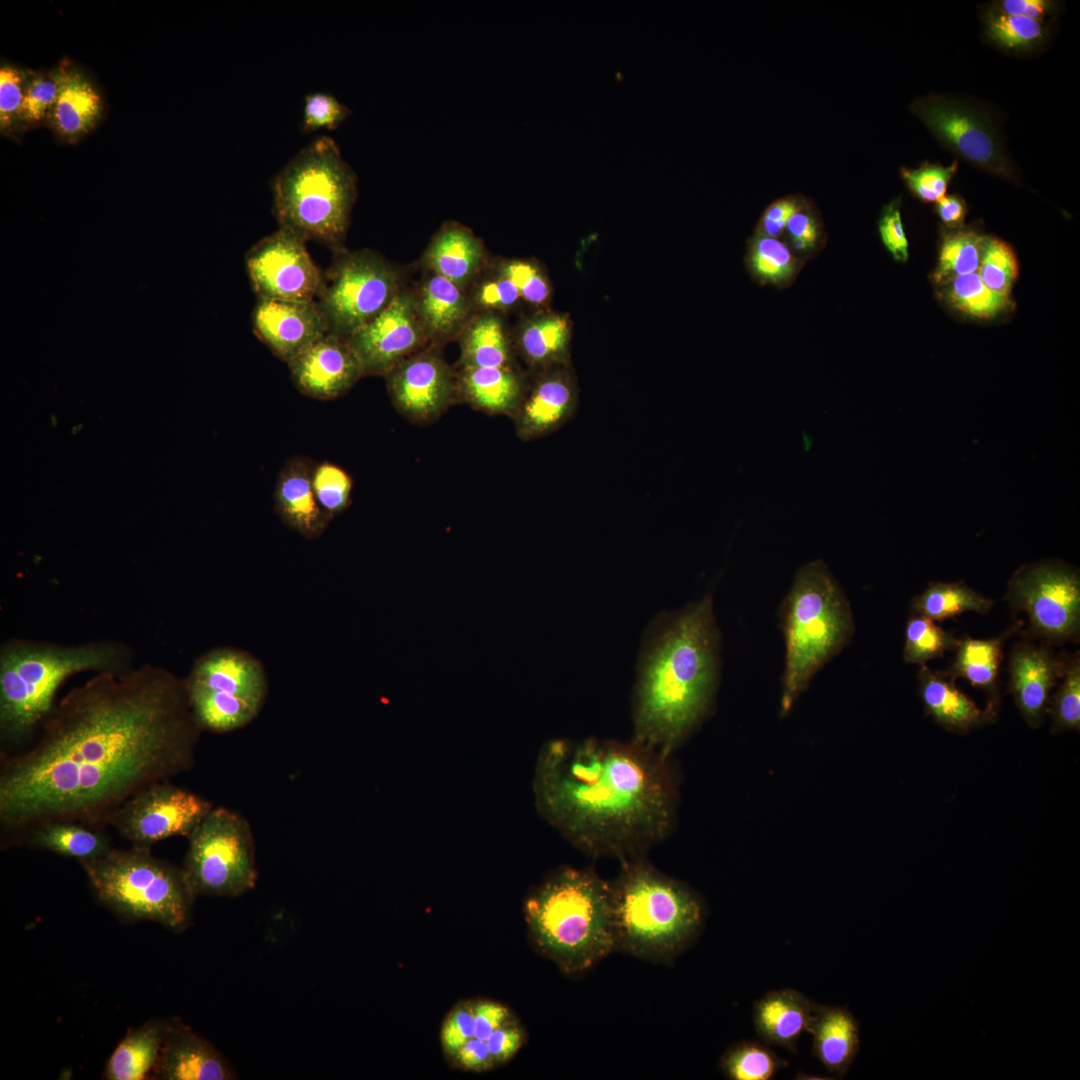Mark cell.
I'll return each mask as SVG.
<instances>
[{"instance_id": "1", "label": "cell", "mask_w": 1080, "mask_h": 1080, "mask_svg": "<svg viewBox=\"0 0 1080 1080\" xmlns=\"http://www.w3.org/2000/svg\"><path fill=\"white\" fill-rule=\"evenodd\" d=\"M202 731L185 679L169 670L96 673L56 703L33 743L1 754V848L54 821L104 830L139 791L193 768Z\"/></svg>"}, {"instance_id": "2", "label": "cell", "mask_w": 1080, "mask_h": 1080, "mask_svg": "<svg viewBox=\"0 0 1080 1080\" xmlns=\"http://www.w3.org/2000/svg\"><path fill=\"white\" fill-rule=\"evenodd\" d=\"M534 789L544 817L593 855H637L673 819L666 759L634 741H551L539 755Z\"/></svg>"}, {"instance_id": "3", "label": "cell", "mask_w": 1080, "mask_h": 1080, "mask_svg": "<svg viewBox=\"0 0 1080 1080\" xmlns=\"http://www.w3.org/2000/svg\"><path fill=\"white\" fill-rule=\"evenodd\" d=\"M719 644L709 595L651 624L639 659L634 742L666 759L702 720L718 678Z\"/></svg>"}, {"instance_id": "4", "label": "cell", "mask_w": 1080, "mask_h": 1080, "mask_svg": "<svg viewBox=\"0 0 1080 1080\" xmlns=\"http://www.w3.org/2000/svg\"><path fill=\"white\" fill-rule=\"evenodd\" d=\"M134 655L116 640L60 644L11 638L0 646L1 754L28 742L54 709L60 686L71 676L122 671Z\"/></svg>"}, {"instance_id": "5", "label": "cell", "mask_w": 1080, "mask_h": 1080, "mask_svg": "<svg viewBox=\"0 0 1080 1080\" xmlns=\"http://www.w3.org/2000/svg\"><path fill=\"white\" fill-rule=\"evenodd\" d=\"M524 919L533 947L568 975L615 951L610 882L591 870L556 871L530 893Z\"/></svg>"}, {"instance_id": "6", "label": "cell", "mask_w": 1080, "mask_h": 1080, "mask_svg": "<svg viewBox=\"0 0 1080 1080\" xmlns=\"http://www.w3.org/2000/svg\"><path fill=\"white\" fill-rule=\"evenodd\" d=\"M610 887L615 950L671 963L701 931L697 895L638 857L625 861Z\"/></svg>"}, {"instance_id": "7", "label": "cell", "mask_w": 1080, "mask_h": 1080, "mask_svg": "<svg viewBox=\"0 0 1080 1080\" xmlns=\"http://www.w3.org/2000/svg\"><path fill=\"white\" fill-rule=\"evenodd\" d=\"M279 227L305 242L337 247L357 199V177L335 140L322 135L300 149L272 180Z\"/></svg>"}, {"instance_id": "8", "label": "cell", "mask_w": 1080, "mask_h": 1080, "mask_svg": "<svg viewBox=\"0 0 1080 1080\" xmlns=\"http://www.w3.org/2000/svg\"><path fill=\"white\" fill-rule=\"evenodd\" d=\"M785 639L781 714L786 715L813 676L851 640L850 604L826 564L800 567L780 607Z\"/></svg>"}, {"instance_id": "9", "label": "cell", "mask_w": 1080, "mask_h": 1080, "mask_svg": "<svg viewBox=\"0 0 1080 1080\" xmlns=\"http://www.w3.org/2000/svg\"><path fill=\"white\" fill-rule=\"evenodd\" d=\"M79 864L97 900L122 921H151L177 933L190 926L196 895L182 867L155 857L151 847L112 848Z\"/></svg>"}, {"instance_id": "10", "label": "cell", "mask_w": 1080, "mask_h": 1080, "mask_svg": "<svg viewBox=\"0 0 1080 1080\" xmlns=\"http://www.w3.org/2000/svg\"><path fill=\"white\" fill-rule=\"evenodd\" d=\"M193 714L203 730L227 733L260 712L267 694L263 667L249 654L217 648L196 659L185 678Z\"/></svg>"}, {"instance_id": "11", "label": "cell", "mask_w": 1080, "mask_h": 1080, "mask_svg": "<svg viewBox=\"0 0 1080 1080\" xmlns=\"http://www.w3.org/2000/svg\"><path fill=\"white\" fill-rule=\"evenodd\" d=\"M187 839L182 870L196 897L232 898L255 887L254 836L240 813L212 807Z\"/></svg>"}, {"instance_id": "12", "label": "cell", "mask_w": 1080, "mask_h": 1080, "mask_svg": "<svg viewBox=\"0 0 1080 1080\" xmlns=\"http://www.w3.org/2000/svg\"><path fill=\"white\" fill-rule=\"evenodd\" d=\"M404 270L371 249L339 250L316 303L329 333L348 338L379 315L406 286Z\"/></svg>"}, {"instance_id": "13", "label": "cell", "mask_w": 1080, "mask_h": 1080, "mask_svg": "<svg viewBox=\"0 0 1080 1080\" xmlns=\"http://www.w3.org/2000/svg\"><path fill=\"white\" fill-rule=\"evenodd\" d=\"M1005 599L1012 610L1024 612L1030 633L1049 644L1078 641L1080 577L1061 560H1041L1020 566L1011 576Z\"/></svg>"}, {"instance_id": "14", "label": "cell", "mask_w": 1080, "mask_h": 1080, "mask_svg": "<svg viewBox=\"0 0 1080 1080\" xmlns=\"http://www.w3.org/2000/svg\"><path fill=\"white\" fill-rule=\"evenodd\" d=\"M913 113L947 149L971 165L1015 181L1017 172L990 116L969 102L943 95L916 99Z\"/></svg>"}, {"instance_id": "15", "label": "cell", "mask_w": 1080, "mask_h": 1080, "mask_svg": "<svg viewBox=\"0 0 1080 1080\" xmlns=\"http://www.w3.org/2000/svg\"><path fill=\"white\" fill-rule=\"evenodd\" d=\"M213 804L167 781L152 784L128 799L109 826L132 845L151 847L162 840L188 837Z\"/></svg>"}, {"instance_id": "16", "label": "cell", "mask_w": 1080, "mask_h": 1080, "mask_svg": "<svg viewBox=\"0 0 1080 1080\" xmlns=\"http://www.w3.org/2000/svg\"><path fill=\"white\" fill-rule=\"evenodd\" d=\"M247 273L258 300L316 301L323 275L305 241L280 228L254 244L245 257Z\"/></svg>"}, {"instance_id": "17", "label": "cell", "mask_w": 1080, "mask_h": 1080, "mask_svg": "<svg viewBox=\"0 0 1080 1080\" xmlns=\"http://www.w3.org/2000/svg\"><path fill=\"white\" fill-rule=\"evenodd\" d=\"M385 379L392 404L415 424L437 420L458 400L456 371L438 344L429 343L408 356Z\"/></svg>"}, {"instance_id": "18", "label": "cell", "mask_w": 1080, "mask_h": 1080, "mask_svg": "<svg viewBox=\"0 0 1080 1080\" xmlns=\"http://www.w3.org/2000/svg\"><path fill=\"white\" fill-rule=\"evenodd\" d=\"M347 339L364 376L385 377L402 360L428 345L416 311L414 289L404 286L379 315Z\"/></svg>"}, {"instance_id": "19", "label": "cell", "mask_w": 1080, "mask_h": 1080, "mask_svg": "<svg viewBox=\"0 0 1080 1080\" xmlns=\"http://www.w3.org/2000/svg\"><path fill=\"white\" fill-rule=\"evenodd\" d=\"M287 365L297 389L318 400H331L345 394L364 376L348 339L329 332Z\"/></svg>"}, {"instance_id": "20", "label": "cell", "mask_w": 1080, "mask_h": 1080, "mask_svg": "<svg viewBox=\"0 0 1080 1080\" xmlns=\"http://www.w3.org/2000/svg\"><path fill=\"white\" fill-rule=\"evenodd\" d=\"M252 328L256 337L286 364L329 332L316 301L258 300L252 312Z\"/></svg>"}, {"instance_id": "21", "label": "cell", "mask_w": 1080, "mask_h": 1080, "mask_svg": "<svg viewBox=\"0 0 1080 1080\" xmlns=\"http://www.w3.org/2000/svg\"><path fill=\"white\" fill-rule=\"evenodd\" d=\"M1064 659L1046 645L1017 643L1009 657V690L1026 723L1039 727L1049 711L1050 691L1063 673Z\"/></svg>"}, {"instance_id": "22", "label": "cell", "mask_w": 1080, "mask_h": 1080, "mask_svg": "<svg viewBox=\"0 0 1080 1080\" xmlns=\"http://www.w3.org/2000/svg\"><path fill=\"white\" fill-rule=\"evenodd\" d=\"M236 1074L206 1038L180 1019H169L168 1030L150 1079L231 1080Z\"/></svg>"}, {"instance_id": "23", "label": "cell", "mask_w": 1080, "mask_h": 1080, "mask_svg": "<svg viewBox=\"0 0 1080 1080\" xmlns=\"http://www.w3.org/2000/svg\"><path fill=\"white\" fill-rule=\"evenodd\" d=\"M57 95L47 124L67 143H76L100 122L104 102L92 79L69 60L51 70Z\"/></svg>"}, {"instance_id": "24", "label": "cell", "mask_w": 1080, "mask_h": 1080, "mask_svg": "<svg viewBox=\"0 0 1080 1080\" xmlns=\"http://www.w3.org/2000/svg\"><path fill=\"white\" fill-rule=\"evenodd\" d=\"M414 295L418 318L433 344L458 339L477 313L467 289L429 271L414 288Z\"/></svg>"}, {"instance_id": "25", "label": "cell", "mask_w": 1080, "mask_h": 1080, "mask_svg": "<svg viewBox=\"0 0 1080 1080\" xmlns=\"http://www.w3.org/2000/svg\"><path fill=\"white\" fill-rule=\"evenodd\" d=\"M489 261L483 242L469 228L457 222L444 223L433 235L422 257L427 271L465 289Z\"/></svg>"}, {"instance_id": "26", "label": "cell", "mask_w": 1080, "mask_h": 1080, "mask_svg": "<svg viewBox=\"0 0 1080 1080\" xmlns=\"http://www.w3.org/2000/svg\"><path fill=\"white\" fill-rule=\"evenodd\" d=\"M919 695L926 714L947 731L966 734L996 719V704L980 709L961 692L946 672L933 671L926 664L918 672Z\"/></svg>"}, {"instance_id": "27", "label": "cell", "mask_w": 1080, "mask_h": 1080, "mask_svg": "<svg viewBox=\"0 0 1080 1080\" xmlns=\"http://www.w3.org/2000/svg\"><path fill=\"white\" fill-rule=\"evenodd\" d=\"M313 467L305 458H291L280 470L274 490L278 515L289 527L309 539L321 535L330 521L313 489Z\"/></svg>"}, {"instance_id": "28", "label": "cell", "mask_w": 1080, "mask_h": 1080, "mask_svg": "<svg viewBox=\"0 0 1080 1080\" xmlns=\"http://www.w3.org/2000/svg\"><path fill=\"white\" fill-rule=\"evenodd\" d=\"M814 1004L794 989L770 991L754 1004L755 1032L765 1044L795 1052L800 1036L807 1032Z\"/></svg>"}, {"instance_id": "29", "label": "cell", "mask_w": 1080, "mask_h": 1080, "mask_svg": "<svg viewBox=\"0 0 1080 1080\" xmlns=\"http://www.w3.org/2000/svg\"><path fill=\"white\" fill-rule=\"evenodd\" d=\"M456 382L457 399L488 415L512 416L525 392L513 366H459Z\"/></svg>"}, {"instance_id": "30", "label": "cell", "mask_w": 1080, "mask_h": 1080, "mask_svg": "<svg viewBox=\"0 0 1080 1080\" xmlns=\"http://www.w3.org/2000/svg\"><path fill=\"white\" fill-rule=\"evenodd\" d=\"M815 1057L831 1073L844 1075L860 1049V1028L846 1008L814 1004L807 1028Z\"/></svg>"}, {"instance_id": "31", "label": "cell", "mask_w": 1080, "mask_h": 1080, "mask_svg": "<svg viewBox=\"0 0 1080 1080\" xmlns=\"http://www.w3.org/2000/svg\"><path fill=\"white\" fill-rule=\"evenodd\" d=\"M517 1015L507 1005L488 998L458 1001L446 1013L439 1030V1042L445 1057L470 1040L485 1041Z\"/></svg>"}, {"instance_id": "32", "label": "cell", "mask_w": 1080, "mask_h": 1080, "mask_svg": "<svg viewBox=\"0 0 1080 1080\" xmlns=\"http://www.w3.org/2000/svg\"><path fill=\"white\" fill-rule=\"evenodd\" d=\"M572 390L564 377L548 374L538 380L518 404L513 417L518 435L531 439L560 425L572 406Z\"/></svg>"}, {"instance_id": "33", "label": "cell", "mask_w": 1080, "mask_h": 1080, "mask_svg": "<svg viewBox=\"0 0 1080 1080\" xmlns=\"http://www.w3.org/2000/svg\"><path fill=\"white\" fill-rule=\"evenodd\" d=\"M169 1019H150L131 1029L107 1060V1080L150 1079L168 1030Z\"/></svg>"}, {"instance_id": "34", "label": "cell", "mask_w": 1080, "mask_h": 1080, "mask_svg": "<svg viewBox=\"0 0 1080 1080\" xmlns=\"http://www.w3.org/2000/svg\"><path fill=\"white\" fill-rule=\"evenodd\" d=\"M17 847L48 851L78 862L101 857L113 848L103 829L72 821H54L35 827L21 838Z\"/></svg>"}, {"instance_id": "35", "label": "cell", "mask_w": 1080, "mask_h": 1080, "mask_svg": "<svg viewBox=\"0 0 1080 1080\" xmlns=\"http://www.w3.org/2000/svg\"><path fill=\"white\" fill-rule=\"evenodd\" d=\"M1023 624L1015 622L999 636L989 639H958L956 657L946 674L952 679H966L974 687L987 691L990 702L998 705L997 679L1003 657V645Z\"/></svg>"}, {"instance_id": "36", "label": "cell", "mask_w": 1080, "mask_h": 1080, "mask_svg": "<svg viewBox=\"0 0 1080 1080\" xmlns=\"http://www.w3.org/2000/svg\"><path fill=\"white\" fill-rule=\"evenodd\" d=\"M457 340L459 366H513L510 339L500 313L477 312Z\"/></svg>"}, {"instance_id": "37", "label": "cell", "mask_w": 1080, "mask_h": 1080, "mask_svg": "<svg viewBox=\"0 0 1080 1080\" xmlns=\"http://www.w3.org/2000/svg\"><path fill=\"white\" fill-rule=\"evenodd\" d=\"M937 288V295L946 306L972 319H994L1013 308L1012 299L991 291L977 272L955 277Z\"/></svg>"}, {"instance_id": "38", "label": "cell", "mask_w": 1080, "mask_h": 1080, "mask_svg": "<svg viewBox=\"0 0 1080 1080\" xmlns=\"http://www.w3.org/2000/svg\"><path fill=\"white\" fill-rule=\"evenodd\" d=\"M995 601L961 582H932L911 601V613L945 620L966 611L988 613Z\"/></svg>"}, {"instance_id": "39", "label": "cell", "mask_w": 1080, "mask_h": 1080, "mask_svg": "<svg viewBox=\"0 0 1080 1080\" xmlns=\"http://www.w3.org/2000/svg\"><path fill=\"white\" fill-rule=\"evenodd\" d=\"M569 337V325L564 316L542 314L525 322L518 332L517 345L525 360L533 366L545 365L559 359Z\"/></svg>"}, {"instance_id": "40", "label": "cell", "mask_w": 1080, "mask_h": 1080, "mask_svg": "<svg viewBox=\"0 0 1080 1080\" xmlns=\"http://www.w3.org/2000/svg\"><path fill=\"white\" fill-rule=\"evenodd\" d=\"M986 235L972 227L942 232L932 281L937 286L955 277L977 272Z\"/></svg>"}, {"instance_id": "41", "label": "cell", "mask_w": 1080, "mask_h": 1080, "mask_svg": "<svg viewBox=\"0 0 1080 1080\" xmlns=\"http://www.w3.org/2000/svg\"><path fill=\"white\" fill-rule=\"evenodd\" d=\"M983 23L987 38L1010 52L1034 50L1047 37V26L1044 22L1002 13L993 8L986 11Z\"/></svg>"}, {"instance_id": "42", "label": "cell", "mask_w": 1080, "mask_h": 1080, "mask_svg": "<svg viewBox=\"0 0 1080 1080\" xmlns=\"http://www.w3.org/2000/svg\"><path fill=\"white\" fill-rule=\"evenodd\" d=\"M785 1066L767 1044L741 1041L722 1056V1072L732 1080H770Z\"/></svg>"}, {"instance_id": "43", "label": "cell", "mask_w": 1080, "mask_h": 1080, "mask_svg": "<svg viewBox=\"0 0 1080 1080\" xmlns=\"http://www.w3.org/2000/svg\"><path fill=\"white\" fill-rule=\"evenodd\" d=\"M958 643L952 634L936 625L933 620L911 613L905 629L903 659L907 664L924 665L927 661L943 657Z\"/></svg>"}, {"instance_id": "44", "label": "cell", "mask_w": 1080, "mask_h": 1080, "mask_svg": "<svg viewBox=\"0 0 1080 1080\" xmlns=\"http://www.w3.org/2000/svg\"><path fill=\"white\" fill-rule=\"evenodd\" d=\"M1018 269L1013 249L997 237L985 236L977 270L983 283L994 293L1011 298Z\"/></svg>"}, {"instance_id": "45", "label": "cell", "mask_w": 1080, "mask_h": 1080, "mask_svg": "<svg viewBox=\"0 0 1080 1080\" xmlns=\"http://www.w3.org/2000/svg\"><path fill=\"white\" fill-rule=\"evenodd\" d=\"M467 291L476 312L500 313L511 309L521 298L517 287L494 261H489Z\"/></svg>"}, {"instance_id": "46", "label": "cell", "mask_w": 1080, "mask_h": 1080, "mask_svg": "<svg viewBox=\"0 0 1080 1080\" xmlns=\"http://www.w3.org/2000/svg\"><path fill=\"white\" fill-rule=\"evenodd\" d=\"M1062 682L1051 701V732L1080 728V661L1079 655L1064 658Z\"/></svg>"}, {"instance_id": "47", "label": "cell", "mask_w": 1080, "mask_h": 1080, "mask_svg": "<svg viewBox=\"0 0 1080 1080\" xmlns=\"http://www.w3.org/2000/svg\"><path fill=\"white\" fill-rule=\"evenodd\" d=\"M312 484L317 501L329 520L349 506L353 481L338 465L330 462L314 465Z\"/></svg>"}, {"instance_id": "48", "label": "cell", "mask_w": 1080, "mask_h": 1080, "mask_svg": "<svg viewBox=\"0 0 1080 1080\" xmlns=\"http://www.w3.org/2000/svg\"><path fill=\"white\" fill-rule=\"evenodd\" d=\"M57 95V83L51 73L32 72L18 112L15 132L47 123Z\"/></svg>"}, {"instance_id": "49", "label": "cell", "mask_w": 1080, "mask_h": 1080, "mask_svg": "<svg viewBox=\"0 0 1080 1080\" xmlns=\"http://www.w3.org/2000/svg\"><path fill=\"white\" fill-rule=\"evenodd\" d=\"M750 263L758 277L773 283L786 280L795 269L789 248L777 238L763 234L752 245Z\"/></svg>"}, {"instance_id": "50", "label": "cell", "mask_w": 1080, "mask_h": 1080, "mask_svg": "<svg viewBox=\"0 0 1080 1080\" xmlns=\"http://www.w3.org/2000/svg\"><path fill=\"white\" fill-rule=\"evenodd\" d=\"M958 163L948 166L924 162L916 169L902 168L901 176L912 194L924 203H937L957 173Z\"/></svg>"}, {"instance_id": "51", "label": "cell", "mask_w": 1080, "mask_h": 1080, "mask_svg": "<svg viewBox=\"0 0 1080 1080\" xmlns=\"http://www.w3.org/2000/svg\"><path fill=\"white\" fill-rule=\"evenodd\" d=\"M32 71L18 68L11 64H2L0 68V131L2 134L15 132L19 109L24 99Z\"/></svg>"}, {"instance_id": "52", "label": "cell", "mask_w": 1080, "mask_h": 1080, "mask_svg": "<svg viewBox=\"0 0 1080 1080\" xmlns=\"http://www.w3.org/2000/svg\"><path fill=\"white\" fill-rule=\"evenodd\" d=\"M351 110L329 93L314 92L304 98L301 128L304 133L335 130L351 115Z\"/></svg>"}, {"instance_id": "53", "label": "cell", "mask_w": 1080, "mask_h": 1080, "mask_svg": "<svg viewBox=\"0 0 1080 1080\" xmlns=\"http://www.w3.org/2000/svg\"><path fill=\"white\" fill-rule=\"evenodd\" d=\"M494 262L517 287L522 299L534 305L546 302L550 294L549 285L533 263L514 259Z\"/></svg>"}, {"instance_id": "54", "label": "cell", "mask_w": 1080, "mask_h": 1080, "mask_svg": "<svg viewBox=\"0 0 1080 1080\" xmlns=\"http://www.w3.org/2000/svg\"><path fill=\"white\" fill-rule=\"evenodd\" d=\"M878 227L881 240L892 257L896 261L906 262L909 257L908 241L901 219L900 199L883 208Z\"/></svg>"}, {"instance_id": "55", "label": "cell", "mask_w": 1080, "mask_h": 1080, "mask_svg": "<svg viewBox=\"0 0 1080 1080\" xmlns=\"http://www.w3.org/2000/svg\"><path fill=\"white\" fill-rule=\"evenodd\" d=\"M1055 2L1049 0H1001L992 8L1002 13L1023 16L1043 22L1055 9Z\"/></svg>"}, {"instance_id": "56", "label": "cell", "mask_w": 1080, "mask_h": 1080, "mask_svg": "<svg viewBox=\"0 0 1080 1080\" xmlns=\"http://www.w3.org/2000/svg\"><path fill=\"white\" fill-rule=\"evenodd\" d=\"M786 230L798 250H807L817 240V226L811 215L796 211L788 220Z\"/></svg>"}, {"instance_id": "57", "label": "cell", "mask_w": 1080, "mask_h": 1080, "mask_svg": "<svg viewBox=\"0 0 1080 1080\" xmlns=\"http://www.w3.org/2000/svg\"><path fill=\"white\" fill-rule=\"evenodd\" d=\"M798 210V205L792 199H781L772 203L762 217V234L776 238L786 227L789 218Z\"/></svg>"}, {"instance_id": "58", "label": "cell", "mask_w": 1080, "mask_h": 1080, "mask_svg": "<svg viewBox=\"0 0 1080 1080\" xmlns=\"http://www.w3.org/2000/svg\"><path fill=\"white\" fill-rule=\"evenodd\" d=\"M935 211L946 229H958L964 226L967 205L961 196L945 195L936 203Z\"/></svg>"}]
</instances>
